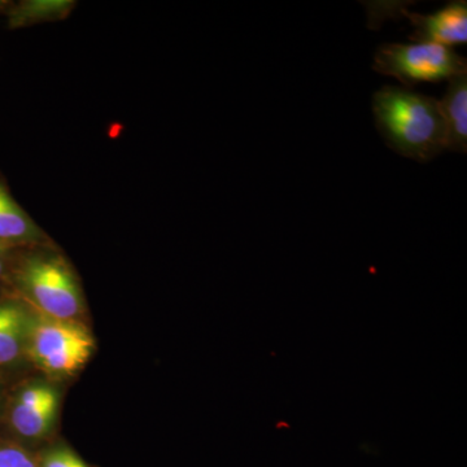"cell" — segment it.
Returning a JSON list of instances; mask_svg holds the SVG:
<instances>
[{
  "instance_id": "obj_1",
  "label": "cell",
  "mask_w": 467,
  "mask_h": 467,
  "mask_svg": "<svg viewBox=\"0 0 467 467\" xmlns=\"http://www.w3.org/2000/svg\"><path fill=\"white\" fill-rule=\"evenodd\" d=\"M373 115L384 142L404 158L427 162L447 150V129L435 98L384 86L374 94Z\"/></svg>"
},
{
  "instance_id": "obj_2",
  "label": "cell",
  "mask_w": 467,
  "mask_h": 467,
  "mask_svg": "<svg viewBox=\"0 0 467 467\" xmlns=\"http://www.w3.org/2000/svg\"><path fill=\"white\" fill-rule=\"evenodd\" d=\"M95 342L84 325L47 317H30L26 350L34 364L55 376H69L85 367Z\"/></svg>"
},
{
  "instance_id": "obj_3",
  "label": "cell",
  "mask_w": 467,
  "mask_h": 467,
  "mask_svg": "<svg viewBox=\"0 0 467 467\" xmlns=\"http://www.w3.org/2000/svg\"><path fill=\"white\" fill-rule=\"evenodd\" d=\"M373 67L407 86L438 84L467 73V60L434 43H384L374 55Z\"/></svg>"
},
{
  "instance_id": "obj_4",
  "label": "cell",
  "mask_w": 467,
  "mask_h": 467,
  "mask_svg": "<svg viewBox=\"0 0 467 467\" xmlns=\"http://www.w3.org/2000/svg\"><path fill=\"white\" fill-rule=\"evenodd\" d=\"M18 284L47 317L72 321L82 312V296L75 275L55 254H34L17 272Z\"/></svg>"
},
{
  "instance_id": "obj_5",
  "label": "cell",
  "mask_w": 467,
  "mask_h": 467,
  "mask_svg": "<svg viewBox=\"0 0 467 467\" xmlns=\"http://www.w3.org/2000/svg\"><path fill=\"white\" fill-rule=\"evenodd\" d=\"M58 407L57 392L47 384H32L18 395L12 409L15 430L27 439L43 438L51 431Z\"/></svg>"
},
{
  "instance_id": "obj_6",
  "label": "cell",
  "mask_w": 467,
  "mask_h": 467,
  "mask_svg": "<svg viewBox=\"0 0 467 467\" xmlns=\"http://www.w3.org/2000/svg\"><path fill=\"white\" fill-rule=\"evenodd\" d=\"M401 14L413 24L410 41L434 43L451 47L467 42V3L451 2L435 14L418 15L402 8Z\"/></svg>"
},
{
  "instance_id": "obj_7",
  "label": "cell",
  "mask_w": 467,
  "mask_h": 467,
  "mask_svg": "<svg viewBox=\"0 0 467 467\" xmlns=\"http://www.w3.org/2000/svg\"><path fill=\"white\" fill-rule=\"evenodd\" d=\"M441 109L447 129V150L466 153L467 150V73L450 79Z\"/></svg>"
},
{
  "instance_id": "obj_8",
  "label": "cell",
  "mask_w": 467,
  "mask_h": 467,
  "mask_svg": "<svg viewBox=\"0 0 467 467\" xmlns=\"http://www.w3.org/2000/svg\"><path fill=\"white\" fill-rule=\"evenodd\" d=\"M41 238L38 226L15 201L7 184L0 178V247Z\"/></svg>"
},
{
  "instance_id": "obj_9",
  "label": "cell",
  "mask_w": 467,
  "mask_h": 467,
  "mask_svg": "<svg viewBox=\"0 0 467 467\" xmlns=\"http://www.w3.org/2000/svg\"><path fill=\"white\" fill-rule=\"evenodd\" d=\"M30 317L20 304H0V365L11 364L26 349Z\"/></svg>"
},
{
  "instance_id": "obj_10",
  "label": "cell",
  "mask_w": 467,
  "mask_h": 467,
  "mask_svg": "<svg viewBox=\"0 0 467 467\" xmlns=\"http://www.w3.org/2000/svg\"><path fill=\"white\" fill-rule=\"evenodd\" d=\"M75 7L76 3L72 0H26L9 5L5 16L11 29H20L36 24L64 20Z\"/></svg>"
},
{
  "instance_id": "obj_11",
  "label": "cell",
  "mask_w": 467,
  "mask_h": 467,
  "mask_svg": "<svg viewBox=\"0 0 467 467\" xmlns=\"http://www.w3.org/2000/svg\"><path fill=\"white\" fill-rule=\"evenodd\" d=\"M0 467H39L26 451L17 447L0 448Z\"/></svg>"
},
{
  "instance_id": "obj_12",
  "label": "cell",
  "mask_w": 467,
  "mask_h": 467,
  "mask_svg": "<svg viewBox=\"0 0 467 467\" xmlns=\"http://www.w3.org/2000/svg\"><path fill=\"white\" fill-rule=\"evenodd\" d=\"M41 467H88L84 461L69 450L48 451L42 460Z\"/></svg>"
},
{
  "instance_id": "obj_13",
  "label": "cell",
  "mask_w": 467,
  "mask_h": 467,
  "mask_svg": "<svg viewBox=\"0 0 467 467\" xmlns=\"http://www.w3.org/2000/svg\"><path fill=\"white\" fill-rule=\"evenodd\" d=\"M12 3L9 2H3V0H0V14H5L7 12V9L9 8V5H11Z\"/></svg>"
},
{
  "instance_id": "obj_14",
  "label": "cell",
  "mask_w": 467,
  "mask_h": 467,
  "mask_svg": "<svg viewBox=\"0 0 467 467\" xmlns=\"http://www.w3.org/2000/svg\"><path fill=\"white\" fill-rule=\"evenodd\" d=\"M3 270H5V261H3L2 254H0V275H2Z\"/></svg>"
},
{
  "instance_id": "obj_15",
  "label": "cell",
  "mask_w": 467,
  "mask_h": 467,
  "mask_svg": "<svg viewBox=\"0 0 467 467\" xmlns=\"http://www.w3.org/2000/svg\"><path fill=\"white\" fill-rule=\"evenodd\" d=\"M2 252H3V248H2V247H0V254H2Z\"/></svg>"
}]
</instances>
